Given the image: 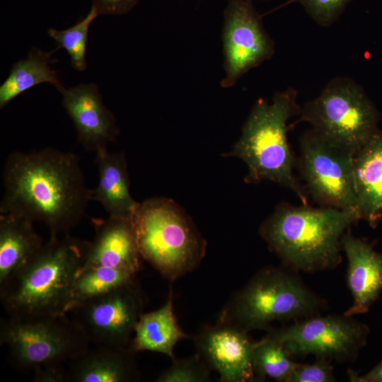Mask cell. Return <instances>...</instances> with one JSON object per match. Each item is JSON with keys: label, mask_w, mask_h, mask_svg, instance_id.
<instances>
[{"label": "cell", "mask_w": 382, "mask_h": 382, "mask_svg": "<svg viewBox=\"0 0 382 382\" xmlns=\"http://www.w3.org/2000/svg\"><path fill=\"white\" fill-rule=\"evenodd\" d=\"M209 379L207 363L196 356L187 359L174 361L156 378L158 382H204Z\"/></svg>", "instance_id": "484cf974"}, {"label": "cell", "mask_w": 382, "mask_h": 382, "mask_svg": "<svg viewBox=\"0 0 382 382\" xmlns=\"http://www.w3.org/2000/svg\"><path fill=\"white\" fill-rule=\"evenodd\" d=\"M58 49L45 52L33 47L25 59L13 64L8 77L0 86L1 109L20 94L40 83H51L59 92L64 88L50 66L54 62L51 56Z\"/></svg>", "instance_id": "7402d4cb"}, {"label": "cell", "mask_w": 382, "mask_h": 382, "mask_svg": "<svg viewBox=\"0 0 382 382\" xmlns=\"http://www.w3.org/2000/svg\"><path fill=\"white\" fill-rule=\"evenodd\" d=\"M89 241L50 236L41 249L0 286L7 317L28 320L67 314L70 291Z\"/></svg>", "instance_id": "7a4b0ae2"}, {"label": "cell", "mask_w": 382, "mask_h": 382, "mask_svg": "<svg viewBox=\"0 0 382 382\" xmlns=\"http://www.w3.org/2000/svg\"><path fill=\"white\" fill-rule=\"evenodd\" d=\"M94 238L81 267H108L137 273L143 259L132 217L92 218Z\"/></svg>", "instance_id": "9a60e30c"}, {"label": "cell", "mask_w": 382, "mask_h": 382, "mask_svg": "<svg viewBox=\"0 0 382 382\" xmlns=\"http://www.w3.org/2000/svg\"><path fill=\"white\" fill-rule=\"evenodd\" d=\"M299 144L296 163L308 195L322 207L359 215L354 154L328 142L312 129L301 137Z\"/></svg>", "instance_id": "9c48e42d"}, {"label": "cell", "mask_w": 382, "mask_h": 382, "mask_svg": "<svg viewBox=\"0 0 382 382\" xmlns=\"http://www.w3.org/2000/svg\"><path fill=\"white\" fill-rule=\"evenodd\" d=\"M143 306L141 292L134 282L87 300L68 313L94 346L129 349L130 337Z\"/></svg>", "instance_id": "7c38bea8"}, {"label": "cell", "mask_w": 382, "mask_h": 382, "mask_svg": "<svg viewBox=\"0 0 382 382\" xmlns=\"http://www.w3.org/2000/svg\"><path fill=\"white\" fill-rule=\"evenodd\" d=\"M100 14L92 5L89 13L74 26L65 30L50 28L47 34L54 39L59 49H64L70 57L71 66L79 71L86 69V50L88 29L91 22Z\"/></svg>", "instance_id": "d4e9b609"}, {"label": "cell", "mask_w": 382, "mask_h": 382, "mask_svg": "<svg viewBox=\"0 0 382 382\" xmlns=\"http://www.w3.org/2000/svg\"><path fill=\"white\" fill-rule=\"evenodd\" d=\"M224 76L221 86H233L250 69L272 57L274 40L251 0H229L221 33Z\"/></svg>", "instance_id": "8fae6325"}, {"label": "cell", "mask_w": 382, "mask_h": 382, "mask_svg": "<svg viewBox=\"0 0 382 382\" xmlns=\"http://www.w3.org/2000/svg\"><path fill=\"white\" fill-rule=\"evenodd\" d=\"M291 357L281 343L267 336L255 342L253 366L257 378L288 382L299 365Z\"/></svg>", "instance_id": "cb8c5ba5"}, {"label": "cell", "mask_w": 382, "mask_h": 382, "mask_svg": "<svg viewBox=\"0 0 382 382\" xmlns=\"http://www.w3.org/2000/svg\"><path fill=\"white\" fill-rule=\"evenodd\" d=\"M3 183L0 214L41 221L50 236L68 233L91 201L78 156L54 148L11 153Z\"/></svg>", "instance_id": "6da1fadb"}, {"label": "cell", "mask_w": 382, "mask_h": 382, "mask_svg": "<svg viewBox=\"0 0 382 382\" xmlns=\"http://www.w3.org/2000/svg\"><path fill=\"white\" fill-rule=\"evenodd\" d=\"M41 237L26 218L0 214V286L42 247Z\"/></svg>", "instance_id": "ffe728a7"}, {"label": "cell", "mask_w": 382, "mask_h": 382, "mask_svg": "<svg viewBox=\"0 0 382 382\" xmlns=\"http://www.w3.org/2000/svg\"><path fill=\"white\" fill-rule=\"evenodd\" d=\"M62 105L72 120L78 141L85 150L94 151L107 148L120 134L114 114L103 102L98 86L80 83L64 88Z\"/></svg>", "instance_id": "5bb4252c"}, {"label": "cell", "mask_w": 382, "mask_h": 382, "mask_svg": "<svg viewBox=\"0 0 382 382\" xmlns=\"http://www.w3.org/2000/svg\"><path fill=\"white\" fill-rule=\"evenodd\" d=\"M33 381L68 382V371L62 364H54L40 367L34 371Z\"/></svg>", "instance_id": "f546056e"}, {"label": "cell", "mask_w": 382, "mask_h": 382, "mask_svg": "<svg viewBox=\"0 0 382 382\" xmlns=\"http://www.w3.org/2000/svg\"><path fill=\"white\" fill-rule=\"evenodd\" d=\"M195 342L200 357L219 374L221 381L258 379L253 366L255 342H250L247 332L219 323L215 327L206 328Z\"/></svg>", "instance_id": "4fadbf2b"}, {"label": "cell", "mask_w": 382, "mask_h": 382, "mask_svg": "<svg viewBox=\"0 0 382 382\" xmlns=\"http://www.w3.org/2000/svg\"><path fill=\"white\" fill-rule=\"evenodd\" d=\"M96 154L98 183L90 190L91 200L98 202L110 217H132L139 202L130 194L125 153H110L103 148Z\"/></svg>", "instance_id": "ac0fdd59"}, {"label": "cell", "mask_w": 382, "mask_h": 382, "mask_svg": "<svg viewBox=\"0 0 382 382\" xmlns=\"http://www.w3.org/2000/svg\"><path fill=\"white\" fill-rule=\"evenodd\" d=\"M325 301L294 274L281 268L260 270L232 299L219 323L245 332L269 328L274 321L317 316Z\"/></svg>", "instance_id": "8992f818"}, {"label": "cell", "mask_w": 382, "mask_h": 382, "mask_svg": "<svg viewBox=\"0 0 382 382\" xmlns=\"http://www.w3.org/2000/svg\"><path fill=\"white\" fill-rule=\"evenodd\" d=\"M135 272L108 267H81L73 282L67 313L77 305L134 282Z\"/></svg>", "instance_id": "603a6c76"}, {"label": "cell", "mask_w": 382, "mask_h": 382, "mask_svg": "<svg viewBox=\"0 0 382 382\" xmlns=\"http://www.w3.org/2000/svg\"><path fill=\"white\" fill-rule=\"evenodd\" d=\"M354 180L360 219L376 228L382 221V131L354 154Z\"/></svg>", "instance_id": "e0dca14e"}, {"label": "cell", "mask_w": 382, "mask_h": 382, "mask_svg": "<svg viewBox=\"0 0 382 382\" xmlns=\"http://www.w3.org/2000/svg\"><path fill=\"white\" fill-rule=\"evenodd\" d=\"M348 262L347 281L353 297L347 316L367 313L382 291V253L348 230L341 240Z\"/></svg>", "instance_id": "2e32d148"}, {"label": "cell", "mask_w": 382, "mask_h": 382, "mask_svg": "<svg viewBox=\"0 0 382 382\" xmlns=\"http://www.w3.org/2000/svg\"><path fill=\"white\" fill-rule=\"evenodd\" d=\"M359 219L354 212L336 208L281 202L259 232L284 264L311 273L332 270L341 263L342 237Z\"/></svg>", "instance_id": "3957f363"}, {"label": "cell", "mask_w": 382, "mask_h": 382, "mask_svg": "<svg viewBox=\"0 0 382 382\" xmlns=\"http://www.w3.org/2000/svg\"><path fill=\"white\" fill-rule=\"evenodd\" d=\"M369 333V327L353 316L317 315L272 330L267 336L281 343L291 356L313 354L341 363L357 357Z\"/></svg>", "instance_id": "30bf717a"}, {"label": "cell", "mask_w": 382, "mask_h": 382, "mask_svg": "<svg viewBox=\"0 0 382 382\" xmlns=\"http://www.w3.org/2000/svg\"><path fill=\"white\" fill-rule=\"evenodd\" d=\"M134 333L129 347L132 352H159L173 359H175L173 350L177 342L188 337L178 325L171 294L160 308L141 314Z\"/></svg>", "instance_id": "44dd1931"}, {"label": "cell", "mask_w": 382, "mask_h": 382, "mask_svg": "<svg viewBox=\"0 0 382 382\" xmlns=\"http://www.w3.org/2000/svg\"><path fill=\"white\" fill-rule=\"evenodd\" d=\"M350 381L382 382V360L365 375L360 376L352 369L347 372Z\"/></svg>", "instance_id": "4dcf8cb0"}, {"label": "cell", "mask_w": 382, "mask_h": 382, "mask_svg": "<svg viewBox=\"0 0 382 382\" xmlns=\"http://www.w3.org/2000/svg\"><path fill=\"white\" fill-rule=\"evenodd\" d=\"M353 0H289L300 4L308 15L319 25L329 27L342 15L347 6Z\"/></svg>", "instance_id": "4316f807"}, {"label": "cell", "mask_w": 382, "mask_h": 382, "mask_svg": "<svg viewBox=\"0 0 382 382\" xmlns=\"http://www.w3.org/2000/svg\"><path fill=\"white\" fill-rule=\"evenodd\" d=\"M335 381L333 366L329 360L317 358L312 364H299L288 382H332Z\"/></svg>", "instance_id": "83f0119b"}, {"label": "cell", "mask_w": 382, "mask_h": 382, "mask_svg": "<svg viewBox=\"0 0 382 382\" xmlns=\"http://www.w3.org/2000/svg\"><path fill=\"white\" fill-rule=\"evenodd\" d=\"M129 349L95 346L70 361L68 382H129L137 378Z\"/></svg>", "instance_id": "d6986e66"}, {"label": "cell", "mask_w": 382, "mask_h": 382, "mask_svg": "<svg viewBox=\"0 0 382 382\" xmlns=\"http://www.w3.org/2000/svg\"><path fill=\"white\" fill-rule=\"evenodd\" d=\"M0 344L6 347L11 364L26 371L70 362L86 352L91 342L67 313L28 320L1 318Z\"/></svg>", "instance_id": "ba28073f"}, {"label": "cell", "mask_w": 382, "mask_h": 382, "mask_svg": "<svg viewBox=\"0 0 382 382\" xmlns=\"http://www.w3.org/2000/svg\"><path fill=\"white\" fill-rule=\"evenodd\" d=\"M143 260L175 280L202 260L206 242L174 201L155 197L139 202L132 216Z\"/></svg>", "instance_id": "5b68a950"}, {"label": "cell", "mask_w": 382, "mask_h": 382, "mask_svg": "<svg viewBox=\"0 0 382 382\" xmlns=\"http://www.w3.org/2000/svg\"><path fill=\"white\" fill-rule=\"evenodd\" d=\"M299 116L296 123H309L325 140L354 154L379 129L381 119L364 88L346 76L332 79Z\"/></svg>", "instance_id": "52a82bcc"}, {"label": "cell", "mask_w": 382, "mask_h": 382, "mask_svg": "<svg viewBox=\"0 0 382 382\" xmlns=\"http://www.w3.org/2000/svg\"><path fill=\"white\" fill-rule=\"evenodd\" d=\"M139 0H93L98 13L121 15L129 12Z\"/></svg>", "instance_id": "f1b7e54d"}, {"label": "cell", "mask_w": 382, "mask_h": 382, "mask_svg": "<svg viewBox=\"0 0 382 382\" xmlns=\"http://www.w3.org/2000/svg\"><path fill=\"white\" fill-rule=\"evenodd\" d=\"M300 110L297 92L292 88L277 92L271 103L258 99L238 141L224 156L239 158L246 164V183L274 182L291 190L302 204H308L307 191L294 173L296 161L287 139V122Z\"/></svg>", "instance_id": "277c9868"}]
</instances>
